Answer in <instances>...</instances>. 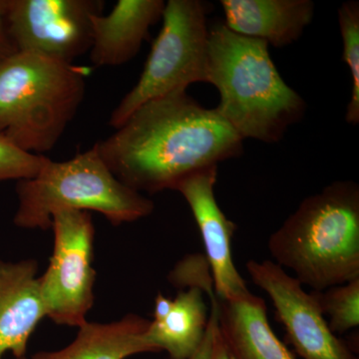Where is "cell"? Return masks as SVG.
<instances>
[{"label": "cell", "mask_w": 359, "mask_h": 359, "mask_svg": "<svg viewBox=\"0 0 359 359\" xmlns=\"http://www.w3.org/2000/svg\"><path fill=\"white\" fill-rule=\"evenodd\" d=\"M115 130L94 145L116 178L141 194L174 190L189 175L244 152V139L187 91L149 101Z\"/></svg>", "instance_id": "6da1fadb"}, {"label": "cell", "mask_w": 359, "mask_h": 359, "mask_svg": "<svg viewBox=\"0 0 359 359\" xmlns=\"http://www.w3.org/2000/svg\"><path fill=\"white\" fill-rule=\"evenodd\" d=\"M208 83L219 94L218 114L243 139L273 144L306 114V103L285 83L263 40L209 27Z\"/></svg>", "instance_id": "7a4b0ae2"}, {"label": "cell", "mask_w": 359, "mask_h": 359, "mask_svg": "<svg viewBox=\"0 0 359 359\" xmlns=\"http://www.w3.org/2000/svg\"><path fill=\"white\" fill-rule=\"evenodd\" d=\"M273 263L323 290L359 278V186L337 181L306 198L269 237Z\"/></svg>", "instance_id": "3957f363"}, {"label": "cell", "mask_w": 359, "mask_h": 359, "mask_svg": "<svg viewBox=\"0 0 359 359\" xmlns=\"http://www.w3.org/2000/svg\"><path fill=\"white\" fill-rule=\"evenodd\" d=\"M83 68L15 52L0 62V133L33 154L57 145L83 102Z\"/></svg>", "instance_id": "277c9868"}, {"label": "cell", "mask_w": 359, "mask_h": 359, "mask_svg": "<svg viewBox=\"0 0 359 359\" xmlns=\"http://www.w3.org/2000/svg\"><path fill=\"white\" fill-rule=\"evenodd\" d=\"M13 223L25 230L51 229L63 210L100 212L113 226L152 214L155 204L116 178L93 145L63 162L49 159L35 178L16 184Z\"/></svg>", "instance_id": "5b68a950"}, {"label": "cell", "mask_w": 359, "mask_h": 359, "mask_svg": "<svg viewBox=\"0 0 359 359\" xmlns=\"http://www.w3.org/2000/svg\"><path fill=\"white\" fill-rule=\"evenodd\" d=\"M208 4L201 0H169L163 25L140 78L111 113L114 129L142 105L190 85L207 82L209 67Z\"/></svg>", "instance_id": "8992f818"}, {"label": "cell", "mask_w": 359, "mask_h": 359, "mask_svg": "<svg viewBox=\"0 0 359 359\" xmlns=\"http://www.w3.org/2000/svg\"><path fill=\"white\" fill-rule=\"evenodd\" d=\"M51 229L53 254L39 276L45 313L56 325L79 327L94 304L95 228L89 212L63 210L52 217Z\"/></svg>", "instance_id": "52a82bcc"}, {"label": "cell", "mask_w": 359, "mask_h": 359, "mask_svg": "<svg viewBox=\"0 0 359 359\" xmlns=\"http://www.w3.org/2000/svg\"><path fill=\"white\" fill-rule=\"evenodd\" d=\"M9 39L16 52H32L73 65L90 51L92 18L101 0H1Z\"/></svg>", "instance_id": "ba28073f"}, {"label": "cell", "mask_w": 359, "mask_h": 359, "mask_svg": "<svg viewBox=\"0 0 359 359\" xmlns=\"http://www.w3.org/2000/svg\"><path fill=\"white\" fill-rule=\"evenodd\" d=\"M247 271L269 295L287 342L302 359H358L346 340L328 325L316 299L294 276L271 261L250 259Z\"/></svg>", "instance_id": "9c48e42d"}, {"label": "cell", "mask_w": 359, "mask_h": 359, "mask_svg": "<svg viewBox=\"0 0 359 359\" xmlns=\"http://www.w3.org/2000/svg\"><path fill=\"white\" fill-rule=\"evenodd\" d=\"M217 178L218 166L204 168L181 180L174 191L183 196L199 228L217 297L226 299L249 289L233 263L231 241L237 224L226 218L217 202Z\"/></svg>", "instance_id": "30bf717a"}, {"label": "cell", "mask_w": 359, "mask_h": 359, "mask_svg": "<svg viewBox=\"0 0 359 359\" xmlns=\"http://www.w3.org/2000/svg\"><path fill=\"white\" fill-rule=\"evenodd\" d=\"M46 318L35 259H0V359L7 353L26 356L28 342Z\"/></svg>", "instance_id": "8fae6325"}, {"label": "cell", "mask_w": 359, "mask_h": 359, "mask_svg": "<svg viewBox=\"0 0 359 359\" xmlns=\"http://www.w3.org/2000/svg\"><path fill=\"white\" fill-rule=\"evenodd\" d=\"M164 0H119L107 15L92 18L90 61L96 67L120 66L140 51L149 30L162 18Z\"/></svg>", "instance_id": "7c38bea8"}, {"label": "cell", "mask_w": 359, "mask_h": 359, "mask_svg": "<svg viewBox=\"0 0 359 359\" xmlns=\"http://www.w3.org/2000/svg\"><path fill=\"white\" fill-rule=\"evenodd\" d=\"M219 4L229 29L278 48L299 39L316 8L311 0H221Z\"/></svg>", "instance_id": "4fadbf2b"}, {"label": "cell", "mask_w": 359, "mask_h": 359, "mask_svg": "<svg viewBox=\"0 0 359 359\" xmlns=\"http://www.w3.org/2000/svg\"><path fill=\"white\" fill-rule=\"evenodd\" d=\"M218 304L219 334L231 359H297L273 332L264 299L249 290Z\"/></svg>", "instance_id": "5bb4252c"}, {"label": "cell", "mask_w": 359, "mask_h": 359, "mask_svg": "<svg viewBox=\"0 0 359 359\" xmlns=\"http://www.w3.org/2000/svg\"><path fill=\"white\" fill-rule=\"evenodd\" d=\"M150 320L127 314L109 323L85 321L75 339L65 348L39 351L30 359H127L136 354L154 353L144 334Z\"/></svg>", "instance_id": "9a60e30c"}, {"label": "cell", "mask_w": 359, "mask_h": 359, "mask_svg": "<svg viewBox=\"0 0 359 359\" xmlns=\"http://www.w3.org/2000/svg\"><path fill=\"white\" fill-rule=\"evenodd\" d=\"M205 292L199 287L181 290L166 318L150 321L144 339L154 353L171 359H190L204 341L209 316Z\"/></svg>", "instance_id": "2e32d148"}, {"label": "cell", "mask_w": 359, "mask_h": 359, "mask_svg": "<svg viewBox=\"0 0 359 359\" xmlns=\"http://www.w3.org/2000/svg\"><path fill=\"white\" fill-rule=\"evenodd\" d=\"M330 330L344 334L359 325V278L323 290H313Z\"/></svg>", "instance_id": "e0dca14e"}, {"label": "cell", "mask_w": 359, "mask_h": 359, "mask_svg": "<svg viewBox=\"0 0 359 359\" xmlns=\"http://www.w3.org/2000/svg\"><path fill=\"white\" fill-rule=\"evenodd\" d=\"M339 25L344 43L342 59L353 78L351 101L346 108V121L359 124V2L351 0L339 8Z\"/></svg>", "instance_id": "ac0fdd59"}, {"label": "cell", "mask_w": 359, "mask_h": 359, "mask_svg": "<svg viewBox=\"0 0 359 359\" xmlns=\"http://www.w3.org/2000/svg\"><path fill=\"white\" fill-rule=\"evenodd\" d=\"M49 158L26 152L0 133V183L35 178Z\"/></svg>", "instance_id": "d6986e66"}, {"label": "cell", "mask_w": 359, "mask_h": 359, "mask_svg": "<svg viewBox=\"0 0 359 359\" xmlns=\"http://www.w3.org/2000/svg\"><path fill=\"white\" fill-rule=\"evenodd\" d=\"M168 278L179 289L199 287L205 295L215 292L209 264L203 255H188L182 259L172 269Z\"/></svg>", "instance_id": "ffe728a7"}, {"label": "cell", "mask_w": 359, "mask_h": 359, "mask_svg": "<svg viewBox=\"0 0 359 359\" xmlns=\"http://www.w3.org/2000/svg\"><path fill=\"white\" fill-rule=\"evenodd\" d=\"M217 323H218V306H212L204 341H203L200 348L198 349L197 353L194 354L190 359H210L212 346V337H214V332L215 328L217 327Z\"/></svg>", "instance_id": "44dd1931"}, {"label": "cell", "mask_w": 359, "mask_h": 359, "mask_svg": "<svg viewBox=\"0 0 359 359\" xmlns=\"http://www.w3.org/2000/svg\"><path fill=\"white\" fill-rule=\"evenodd\" d=\"M15 52V48H14L13 42L9 39L8 32H7L4 11H2V2L0 0V62Z\"/></svg>", "instance_id": "7402d4cb"}, {"label": "cell", "mask_w": 359, "mask_h": 359, "mask_svg": "<svg viewBox=\"0 0 359 359\" xmlns=\"http://www.w3.org/2000/svg\"><path fill=\"white\" fill-rule=\"evenodd\" d=\"M210 359H231L230 354L226 351L223 339L219 330V323L215 328L214 337H212V346Z\"/></svg>", "instance_id": "603a6c76"}, {"label": "cell", "mask_w": 359, "mask_h": 359, "mask_svg": "<svg viewBox=\"0 0 359 359\" xmlns=\"http://www.w3.org/2000/svg\"><path fill=\"white\" fill-rule=\"evenodd\" d=\"M173 306V299H168L162 294H158L155 299L154 313L153 318L155 321L162 320L166 318Z\"/></svg>", "instance_id": "cb8c5ba5"}, {"label": "cell", "mask_w": 359, "mask_h": 359, "mask_svg": "<svg viewBox=\"0 0 359 359\" xmlns=\"http://www.w3.org/2000/svg\"><path fill=\"white\" fill-rule=\"evenodd\" d=\"M16 359H30V358H27V356H23V358H16Z\"/></svg>", "instance_id": "d4e9b609"}]
</instances>
